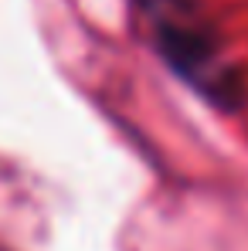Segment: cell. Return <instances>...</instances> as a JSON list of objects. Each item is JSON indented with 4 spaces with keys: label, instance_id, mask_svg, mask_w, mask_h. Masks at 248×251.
<instances>
[{
    "label": "cell",
    "instance_id": "obj_1",
    "mask_svg": "<svg viewBox=\"0 0 248 251\" xmlns=\"http://www.w3.org/2000/svg\"><path fill=\"white\" fill-rule=\"evenodd\" d=\"M136 7L157 51L184 82H191L218 109H238L245 102L242 75L197 0H136Z\"/></svg>",
    "mask_w": 248,
    "mask_h": 251
}]
</instances>
